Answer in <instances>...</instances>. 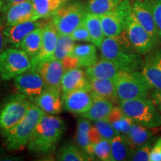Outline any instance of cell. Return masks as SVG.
<instances>
[{
	"instance_id": "6da1fadb",
	"label": "cell",
	"mask_w": 161,
	"mask_h": 161,
	"mask_svg": "<svg viewBox=\"0 0 161 161\" xmlns=\"http://www.w3.org/2000/svg\"><path fill=\"white\" fill-rule=\"evenodd\" d=\"M101 58L110 60L122 71H140L143 58L134 49L126 30L114 37H105L101 44Z\"/></svg>"
},
{
	"instance_id": "7a4b0ae2",
	"label": "cell",
	"mask_w": 161,
	"mask_h": 161,
	"mask_svg": "<svg viewBox=\"0 0 161 161\" xmlns=\"http://www.w3.org/2000/svg\"><path fill=\"white\" fill-rule=\"evenodd\" d=\"M64 130L65 123L61 118L46 114L36 126L27 144L28 148L35 153H49L55 148Z\"/></svg>"
},
{
	"instance_id": "3957f363",
	"label": "cell",
	"mask_w": 161,
	"mask_h": 161,
	"mask_svg": "<svg viewBox=\"0 0 161 161\" xmlns=\"http://www.w3.org/2000/svg\"><path fill=\"white\" fill-rule=\"evenodd\" d=\"M45 114L37 104L32 102L23 119L3 134L7 148L10 150H19L27 146L36 126Z\"/></svg>"
},
{
	"instance_id": "277c9868",
	"label": "cell",
	"mask_w": 161,
	"mask_h": 161,
	"mask_svg": "<svg viewBox=\"0 0 161 161\" xmlns=\"http://www.w3.org/2000/svg\"><path fill=\"white\" fill-rule=\"evenodd\" d=\"M114 81L119 102L148 97L154 89L141 71L120 70L114 78Z\"/></svg>"
},
{
	"instance_id": "5b68a950",
	"label": "cell",
	"mask_w": 161,
	"mask_h": 161,
	"mask_svg": "<svg viewBox=\"0 0 161 161\" xmlns=\"http://www.w3.org/2000/svg\"><path fill=\"white\" fill-rule=\"evenodd\" d=\"M119 104L136 123L150 128L161 126V113L149 96L120 101Z\"/></svg>"
},
{
	"instance_id": "8992f818",
	"label": "cell",
	"mask_w": 161,
	"mask_h": 161,
	"mask_svg": "<svg viewBox=\"0 0 161 161\" xmlns=\"http://www.w3.org/2000/svg\"><path fill=\"white\" fill-rule=\"evenodd\" d=\"M86 14L85 5L75 2L58 9L52 16V21L59 35H69L83 23Z\"/></svg>"
},
{
	"instance_id": "52a82bcc",
	"label": "cell",
	"mask_w": 161,
	"mask_h": 161,
	"mask_svg": "<svg viewBox=\"0 0 161 161\" xmlns=\"http://www.w3.org/2000/svg\"><path fill=\"white\" fill-rule=\"evenodd\" d=\"M32 104L23 94L10 96L0 106V131L5 133L23 119Z\"/></svg>"
},
{
	"instance_id": "ba28073f",
	"label": "cell",
	"mask_w": 161,
	"mask_h": 161,
	"mask_svg": "<svg viewBox=\"0 0 161 161\" xmlns=\"http://www.w3.org/2000/svg\"><path fill=\"white\" fill-rule=\"evenodd\" d=\"M31 58L19 49H7L0 53V78L13 79L31 68Z\"/></svg>"
},
{
	"instance_id": "9c48e42d",
	"label": "cell",
	"mask_w": 161,
	"mask_h": 161,
	"mask_svg": "<svg viewBox=\"0 0 161 161\" xmlns=\"http://www.w3.org/2000/svg\"><path fill=\"white\" fill-rule=\"evenodd\" d=\"M131 14V2L130 0H122L111 11L100 16L102 27L105 37H114L125 31Z\"/></svg>"
},
{
	"instance_id": "30bf717a",
	"label": "cell",
	"mask_w": 161,
	"mask_h": 161,
	"mask_svg": "<svg viewBox=\"0 0 161 161\" xmlns=\"http://www.w3.org/2000/svg\"><path fill=\"white\" fill-rule=\"evenodd\" d=\"M126 33L134 49L141 55H146L159 46L154 38L138 23L133 14L127 26Z\"/></svg>"
},
{
	"instance_id": "8fae6325",
	"label": "cell",
	"mask_w": 161,
	"mask_h": 161,
	"mask_svg": "<svg viewBox=\"0 0 161 161\" xmlns=\"http://www.w3.org/2000/svg\"><path fill=\"white\" fill-rule=\"evenodd\" d=\"M14 84L20 93L23 94L32 102H35L46 89L43 78L36 70L31 68L14 78Z\"/></svg>"
},
{
	"instance_id": "7c38bea8",
	"label": "cell",
	"mask_w": 161,
	"mask_h": 161,
	"mask_svg": "<svg viewBox=\"0 0 161 161\" xmlns=\"http://www.w3.org/2000/svg\"><path fill=\"white\" fill-rule=\"evenodd\" d=\"M132 14L138 23L154 38L157 43L159 46L161 45V39L153 14L151 0H135L132 3Z\"/></svg>"
},
{
	"instance_id": "4fadbf2b",
	"label": "cell",
	"mask_w": 161,
	"mask_h": 161,
	"mask_svg": "<svg viewBox=\"0 0 161 161\" xmlns=\"http://www.w3.org/2000/svg\"><path fill=\"white\" fill-rule=\"evenodd\" d=\"M43 78L46 88L61 92V80L64 69L61 62L58 60H49L31 66Z\"/></svg>"
},
{
	"instance_id": "5bb4252c",
	"label": "cell",
	"mask_w": 161,
	"mask_h": 161,
	"mask_svg": "<svg viewBox=\"0 0 161 161\" xmlns=\"http://www.w3.org/2000/svg\"><path fill=\"white\" fill-rule=\"evenodd\" d=\"M63 108L66 111L75 114H85L91 107L93 97L90 89H80L63 93Z\"/></svg>"
},
{
	"instance_id": "9a60e30c",
	"label": "cell",
	"mask_w": 161,
	"mask_h": 161,
	"mask_svg": "<svg viewBox=\"0 0 161 161\" xmlns=\"http://www.w3.org/2000/svg\"><path fill=\"white\" fill-rule=\"evenodd\" d=\"M58 35L59 34L52 21L43 24L41 47L37 55L31 59V66L41 62L52 60L57 46Z\"/></svg>"
},
{
	"instance_id": "2e32d148",
	"label": "cell",
	"mask_w": 161,
	"mask_h": 161,
	"mask_svg": "<svg viewBox=\"0 0 161 161\" xmlns=\"http://www.w3.org/2000/svg\"><path fill=\"white\" fill-rule=\"evenodd\" d=\"M144 56L141 72L154 89L161 90V45Z\"/></svg>"
},
{
	"instance_id": "e0dca14e",
	"label": "cell",
	"mask_w": 161,
	"mask_h": 161,
	"mask_svg": "<svg viewBox=\"0 0 161 161\" xmlns=\"http://www.w3.org/2000/svg\"><path fill=\"white\" fill-rule=\"evenodd\" d=\"M3 14L7 25L37 20L36 19L31 0L5 5Z\"/></svg>"
},
{
	"instance_id": "ac0fdd59",
	"label": "cell",
	"mask_w": 161,
	"mask_h": 161,
	"mask_svg": "<svg viewBox=\"0 0 161 161\" xmlns=\"http://www.w3.org/2000/svg\"><path fill=\"white\" fill-rule=\"evenodd\" d=\"M43 22L37 20L25 22L16 25H6L4 29L7 43L11 44L14 47L17 48L20 42L27 36L30 32L37 29L38 27L43 25Z\"/></svg>"
},
{
	"instance_id": "d6986e66",
	"label": "cell",
	"mask_w": 161,
	"mask_h": 161,
	"mask_svg": "<svg viewBox=\"0 0 161 161\" xmlns=\"http://www.w3.org/2000/svg\"><path fill=\"white\" fill-rule=\"evenodd\" d=\"M80 89H90L89 80L86 77V72L80 69V67L68 69L64 72L61 80L62 92L66 93Z\"/></svg>"
},
{
	"instance_id": "ffe728a7",
	"label": "cell",
	"mask_w": 161,
	"mask_h": 161,
	"mask_svg": "<svg viewBox=\"0 0 161 161\" xmlns=\"http://www.w3.org/2000/svg\"><path fill=\"white\" fill-rule=\"evenodd\" d=\"M46 114L55 115L62 112L63 103L60 92L46 88L34 102Z\"/></svg>"
},
{
	"instance_id": "44dd1931",
	"label": "cell",
	"mask_w": 161,
	"mask_h": 161,
	"mask_svg": "<svg viewBox=\"0 0 161 161\" xmlns=\"http://www.w3.org/2000/svg\"><path fill=\"white\" fill-rule=\"evenodd\" d=\"M161 132L160 127H146L134 122L130 131L125 137L133 152L141 145L144 144L156 134Z\"/></svg>"
},
{
	"instance_id": "7402d4cb",
	"label": "cell",
	"mask_w": 161,
	"mask_h": 161,
	"mask_svg": "<svg viewBox=\"0 0 161 161\" xmlns=\"http://www.w3.org/2000/svg\"><path fill=\"white\" fill-rule=\"evenodd\" d=\"M90 89L93 94L111 101L114 104H119L114 79L110 78H88Z\"/></svg>"
},
{
	"instance_id": "603a6c76",
	"label": "cell",
	"mask_w": 161,
	"mask_h": 161,
	"mask_svg": "<svg viewBox=\"0 0 161 161\" xmlns=\"http://www.w3.org/2000/svg\"><path fill=\"white\" fill-rule=\"evenodd\" d=\"M119 71L120 69L113 62L101 58L93 65L86 67L85 72L87 78H110L114 80Z\"/></svg>"
},
{
	"instance_id": "cb8c5ba5",
	"label": "cell",
	"mask_w": 161,
	"mask_h": 161,
	"mask_svg": "<svg viewBox=\"0 0 161 161\" xmlns=\"http://www.w3.org/2000/svg\"><path fill=\"white\" fill-rule=\"evenodd\" d=\"M92 97H93V102L89 110L80 116L91 121L106 119L114 107V103L111 101L100 97L93 93H92Z\"/></svg>"
},
{
	"instance_id": "d4e9b609",
	"label": "cell",
	"mask_w": 161,
	"mask_h": 161,
	"mask_svg": "<svg viewBox=\"0 0 161 161\" xmlns=\"http://www.w3.org/2000/svg\"><path fill=\"white\" fill-rule=\"evenodd\" d=\"M70 56L78 60L80 67H88L93 65L98 60L97 50L94 44L75 45L69 53Z\"/></svg>"
},
{
	"instance_id": "484cf974",
	"label": "cell",
	"mask_w": 161,
	"mask_h": 161,
	"mask_svg": "<svg viewBox=\"0 0 161 161\" xmlns=\"http://www.w3.org/2000/svg\"><path fill=\"white\" fill-rule=\"evenodd\" d=\"M43 25L32 31L20 42L17 49L25 52L30 58H35L39 52L42 43Z\"/></svg>"
},
{
	"instance_id": "4316f807",
	"label": "cell",
	"mask_w": 161,
	"mask_h": 161,
	"mask_svg": "<svg viewBox=\"0 0 161 161\" xmlns=\"http://www.w3.org/2000/svg\"><path fill=\"white\" fill-rule=\"evenodd\" d=\"M83 23L89 32L91 38V43L96 47L99 48L105 37L101 23L100 16L86 13Z\"/></svg>"
},
{
	"instance_id": "83f0119b",
	"label": "cell",
	"mask_w": 161,
	"mask_h": 161,
	"mask_svg": "<svg viewBox=\"0 0 161 161\" xmlns=\"http://www.w3.org/2000/svg\"><path fill=\"white\" fill-rule=\"evenodd\" d=\"M36 19L52 17L64 5V0H31Z\"/></svg>"
},
{
	"instance_id": "f1b7e54d",
	"label": "cell",
	"mask_w": 161,
	"mask_h": 161,
	"mask_svg": "<svg viewBox=\"0 0 161 161\" xmlns=\"http://www.w3.org/2000/svg\"><path fill=\"white\" fill-rule=\"evenodd\" d=\"M111 159L110 161H123L129 160L132 151L125 136L118 134L110 140Z\"/></svg>"
},
{
	"instance_id": "f546056e",
	"label": "cell",
	"mask_w": 161,
	"mask_h": 161,
	"mask_svg": "<svg viewBox=\"0 0 161 161\" xmlns=\"http://www.w3.org/2000/svg\"><path fill=\"white\" fill-rule=\"evenodd\" d=\"M56 160L60 161H86L92 159L79 147L66 144L58 152Z\"/></svg>"
},
{
	"instance_id": "4dcf8cb0",
	"label": "cell",
	"mask_w": 161,
	"mask_h": 161,
	"mask_svg": "<svg viewBox=\"0 0 161 161\" xmlns=\"http://www.w3.org/2000/svg\"><path fill=\"white\" fill-rule=\"evenodd\" d=\"M122 0H88L85 5L86 13L102 16L116 8Z\"/></svg>"
},
{
	"instance_id": "1f68e13d",
	"label": "cell",
	"mask_w": 161,
	"mask_h": 161,
	"mask_svg": "<svg viewBox=\"0 0 161 161\" xmlns=\"http://www.w3.org/2000/svg\"><path fill=\"white\" fill-rule=\"evenodd\" d=\"M90 127L91 124L90 119L83 116L78 119L77 131H76V142L78 147L84 152L86 148L91 144L89 138Z\"/></svg>"
},
{
	"instance_id": "d6a6232c",
	"label": "cell",
	"mask_w": 161,
	"mask_h": 161,
	"mask_svg": "<svg viewBox=\"0 0 161 161\" xmlns=\"http://www.w3.org/2000/svg\"><path fill=\"white\" fill-rule=\"evenodd\" d=\"M75 45V41L69 35H59L52 59L60 60V61L62 60L69 55Z\"/></svg>"
},
{
	"instance_id": "836d02e7",
	"label": "cell",
	"mask_w": 161,
	"mask_h": 161,
	"mask_svg": "<svg viewBox=\"0 0 161 161\" xmlns=\"http://www.w3.org/2000/svg\"><path fill=\"white\" fill-rule=\"evenodd\" d=\"M157 136H153L149 140L147 141L144 144L137 147L136 149L133 151L128 160L132 161H148L149 154L154 142L157 140Z\"/></svg>"
},
{
	"instance_id": "e575fe53",
	"label": "cell",
	"mask_w": 161,
	"mask_h": 161,
	"mask_svg": "<svg viewBox=\"0 0 161 161\" xmlns=\"http://www.w3.org/2000/svg\"><path fill=\"white\" fill-rule=\"evenodd\" d=\"M92 157L102 161H110L111 148L110 141L102 139L97 143L92 145Z\"/></svg>"
},
{
	"instance_id": "d590c367",
	"label": "cell",
	"mask_w": 161,
	"mask_h": 161,
	"mask_svg": "<svg viewBox=\"0 0 161 161\" xmlns=\"http://www.w3.org/2000/svg\"><path fill=\"white\" fill-rule=\"evenodd\" d=\"M94 126L97 128L102 138L110 141L118 135V132L114 129L112 124L106 119L94 121Z\"/></svg>"
},
{
	"instance_id": "8d00e7d4",
	"label": "cell",
	"mask_w": 161,
	"mask_h": 161,
	"mask_svg": "<svg viewBox=\"0 0 161 161\" xmlns=\"http://www.w3.org/2000/svg\"><path fill=\"white\" fill-rule=\"evenodd\" d=\"M133 123H134V121L129 116L125 115L120 119H119L115 122H113L111 124L119 134L127 136L128 132L130 131Z\"/></svg>"
},
{
	"instance_id": "74e56055",
	"label": "cell",
	"mask_w": 161,
	"mask_h": 161,
	"mask_svg": "<svg viewBox=\"0 0 161 161\" xmlns=\"http://www.w3.org/2000/svg\"><path fill=\"white\" fill-rule=\"evenodd\" d=\"M69 36L74 41H85L91 43L90 35L84 23H82L77 29L74 30Z\"/></svg>"
},
{
	"instance_id": "f35d334b",
	"label": "cell",
	"mask_w": 161,
	"mask_h": 161,
	"mask_svg": "<svg viewBox=\"0 0 161 161\" xmlns=\"http://www.w3.org/2000/svg\"><path fill=\"white\" fill-rule=\"evenodd\" d=\"M151 2H152L153 14L161 39V0H151Z\"/></svg>"
},
{
	"instance_id": "ab89813d",
	"label": "cell",
	"mask_w": 161,
	"mask_h": 161,
	"mask_svg": "<svg viewBox=\"0 0 161 161\" xmlns=\"http://www.w3.org/2000/svg\"><path fill=\"white\" fill-rule=\"evenodd\" d=\"M149 161H161V136L157 138L149 154Z\"/></svg>"
},
{
	"instance_id": "60d3db41",
	"label": "cell",
	"mask_w": 161,
	"mask_h": 161,
	"mask_svg": "<svg viewBox=\"0 0 161 161\" xmlns=\"http://www.w3.org/2000/svg\"><path fill=\"white\" fill-rule=\"evenodd\" d=\"M60 62H61L62 65H63L64 72L68 69L80 67L78 60L76 59L75 58L72 57V56H70V55L66 56L65 58H64L63 60H60Z\"/></svg>"
},
{
	"instance_id": "b9f144b4",
	"label": "cell",
	"mask_w": 161,
	"mask_h": 161,
	"mask_svg": "<svg viewBox=\"0 0 161 161\" xmlns=\"http://www.w3.org/2000/svg\"><path fill=\"white\" fill-rule=\"evenodd\" d=\"M125 115V113L123 112L122 108H120V106H114L109 114V115H108V117L106 118V119L108 120V122H110V123H113V122H115L119 119H120L123 117Z\"/></svg>"
},
{
	"instance_id": "7bdbcfd3",
	"label": "cell",
	"mask_w": 161,
	"mask_h": 161,
	"mask_svg": "<svg viewBox=\"0 0 161 161\" xmlns=\"http://www.w3.org/2000/svg\"><path fill=\"white\" fill-rule=\"evenodd\" d=\"M149 96L159 111L161 113V90L153 89Z\"/></svg>"
},
{
	"instance_id": "ee69618b",
	"label": "cell",
	"mask_w": 161,
	"mask_h": 161,
	"mask_svg": "<svg viewBox=\"0 0 161 161\" xmlns=\"http://www.w3.org/2000/svg\"><path fill=\"white\" fill-rule=\"evenodd\" d=\"M89 138L90 143L91 144H96L97 142H99L100 140H102V136L100 134L99 131H98L97 128L95 126H91L90 127V129L89 131Z\"/></svg>"
},
{
	"instance_id": "f6af8a7d",
	"label": "cell",
	"mask_w": 161,
	"mask_h": 161,
	"mask_svg": "<svg viewBox=\"0 0 161 161\" xmlns=\"http://www.w3.org/2000/svg\"><path fill=\"white\" fill-rule=\"evenodd\" d=\"M5 25H4L2 20L0 19V53L5 50V47L7 44L6 39L4 35V29H5Z\"/></svg>"
},
{
	"instance_id": "bcb514c9",
	"label": "cell",
	"mask_w": 161,
	"mask_h": 161,
	"mask_svg": "<svg viewBox=\"0 0 161 161\" xmlns=\"http://www.w3.org/2000/svg\"><path fill=\"white\" fill-rule=\"evenodd\" d=\"M25 1H27V0H5V5H13V4L22 3V2H25Z\"/></svg>"
},
{
	"instance_id": "7dc6e473",
	"label": "cell",
	"mask_w": 161,
	"mask_h": 161,
	"mask_svg": "<svg viewBox=\"0 0 161 161\" xmlns=\"http://www.w3.org/2000/svg\"><path fill=\"white\" fill-rule=\"evenodd\" d=\"M3 0H0V8H2V5H3Z\"/></svg>"
},
{
	"instance_id": "c3c4849f",
	"label": "cell",
	"mask_w": 161,
	"mask_h": 161,
	"mask_svg": "<svg viewBox=\"0 0 161 161\" xmlns=\"http://www.w3.org/2000/svg\"><path fill=\"white\" fill-rule=\"evenodd\" d=\"M64 2H65V3H66V2H67V1H69V0H64Z\"/></svg>"
}]
</instances>
